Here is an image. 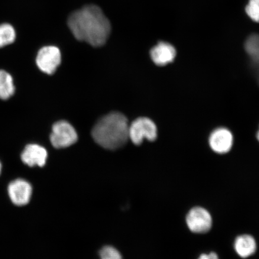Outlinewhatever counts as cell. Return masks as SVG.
Segmentation results:
<instances>
[{
    "label": "cell",
    "instance_id": "6da1fadb",
    "mask_svg": "<svg viewBox=\"0 0 259 259\" xmlns=\"http://www.w3.org/2000/svg\"><path fill=\"white\" fill-rule=\"evenodd\" d=\"M67 24L76 39L95 47L104 45L111 31L109 19L95 5L86 6L73 12Z\"/></svg>",
    "mask_w": 259,
    "mask_h": 259
},
{
    "label": "cell",
    "instance_id": "7a4b0ae2",
    "mask_svg": "<svg viewBox=\"0 0 259 259\" xmlns=\"http://www.w3.org/2000/svg\"><path fill=\"white\" fill-rule=\"evenodd\" d=\"M92 137L97 144L108 150L121 148L129 139L127 119L119 112L109 113L97 122Z\"/></svg>",
    "mask_w": 259,
    "mask_h": 259
},
{
    "label": "cell",
    "instance_id": "3957f363",
    "mask_svg": "<svg viewBox=\"0 0 259 259\" xmlns=\"http://www.w3.org/2000/svg\"><path fill=\"white\" fill-rule=\"evenodd\" d=\"M157 137L154 122L148 118H139L129 125V139L135 145H141L145 139L154 141Z\"/></svg>",
    "mask_w": 259,
    "mask_h": 259
},
{
    "label": "cell",
    "instance_id": "277c9868",
    "mask_svg": "<svg viewBox=\"0 0 259 259\" xmlns=\"http://www.w3.org/2000/svg\"><path fill=\"white\" fill-rule=\"evenodd\" d=\"M50 140L55 148L69 147L76 143L77 134L75 129L69 122L60 121L53 125Z\"/></svg>",
    "mask_w": 259,
    "mask_h": 259
},
{
    "label": "cell",
    "instance_id": "5b68a950",
    "mask_svg": "<svg viewBox=\"0 0 259 259\" xmlns=\"http://www.w3.org/2000/svg\"><path fill=\"white\" fill-rule=\"evenodd\" d=\"M186 223L191 232L194 234H205L212 228V219L208 210L202 207L196 206L187 213Z\"/></svg>",
    "mask_w": 259,
    "mask_h": 259
},
{
    "label": "cell",
    "instance_id": "8992f818",
    "mask_svg": "<svg viewBox=\"0 0 259 259\" xmlns=\"http://www.w3.org/2000/svg\"><path fill=\"white\" fill-rule=\"evenodd\" d=\"M61 56L59 49L50 46L42 48L36 58L37 66L44 73L53 74L61 63Z\"/></svg>",
    "mask_w": 259,
    "mask_h": 259
},
{
    "label": "cell",
    "instance_id": "52a82bcc",
    "mask_svg": "<svg viewBox=\"0 0 259 259\" xmlns=\"http://www.w3.org/2000/svg\"><path fill=\"white\" fill-rule=\"evenodd\" d=\"M233 141L232 133L228 129L219 128L210 134L209 144L215 153L223 154L228 153L231 150Z\"/></svg>",
    "mask_w": 259,
    "mask_h": 259
},
{
    "label": "cell",
    "instance_id": "ba28073f",
    "mask_svg": "<svg viewBox=\"0 0 259 259\" xmlns=\"http://www.w3.org/2000/svg\"><path fill=\"white\" fill-rule=\"evenodd\" d=\"M8 193L12 202L17 206H24L30 202L32 187L24 180L18 179L9 184Z\"/></svg>",
    "mask_w": 259,
    "mask_h": 259
},
{
    "label": "cell",
    "instance_id": "9c48e42d",
    "mask_svg": "<svg viewBox=\"0 0 259 259\" xmlns=\"http://www.w3.org/2000/svg\"><path fill=\"white\" fill-rule=\"evenodd\" d=\"M47 157L48 153L45 148L35 144L27 145L21 154L22 161L30 167L44 166Z\"/></svg>",
    "mask_w": 259,
    "mask_h": 259
},
{
    "label": "cell",
    "instance_id": "30bf717a",
    "mask_svg": "<svg viewBox=\"0 0 259 259\" xmlns=\"http://www.w3.org/2000/svg\"><path fill=\"white\" fill-rule=\"evenodd\" d=\"M176 49L166 42H160L150 52V56L153 62L157 66H163L172 62L176 57Z\"/></svg>",
    "mask_w": 259,
    "mask_h": 259
},
{
    "label": "cell",
    "instance_id": "8fae6325",
    "mask_svg": "<svg viewBox=\"0 0 259 259\" xmlns=\"http://www.w3.org/2000/svg\"><path fill=\"white\" fill-rule=\"evenodd\" d=\"M234 247L239 256L245 258L254 254L257 245L254 238L251 235L245 234L236 238Z\"/></svg>",
    "mask_w": 259,
    "mask_h": 259
},
{
    "label": "cell",
    "instance_id": "7c38bea8",
    "mask_svg": "<svg viewBox=\"0 0 259 259\" xmlns=\"http://www.w3.org/2000/svg\"><path fill=\"white\" fill-rule=\"evenodd\" d=\"M14 80L11 74L5 70H0V99L7 100L14 95Z\"/></svg>",
    "mask_w": 259,
    "mask_h": 259
},
{
    "label": "cell",
    "instance_id": "4fadbf2b",
    "mask_svg": "<svg viewBox=\"0 0 259 259\" xmlns=\"http://www.w3.org/2000/svg\"><path fill=\"white\" fill-rule=\"evenodd\" d=\"M245 49L253 62L259 66V35H251L245 41Z\"/></svg>",
    "mask_w": 259,
    "mask_h": 259
},
{
    "label": "cell",
    "instance_id": "5bb4252c",
    "mask_svg": "<svg viewBox=\"0 0 259 259\" xmlns=\"http://www.w3.org/2000/svg\"><path fill=\"white\" fill-rule=\"evenodd\" d=\"M15 30L11 25H0V48L12 44L15 40Z\"/></svg>",
    "mask_w": 259,
    "mask_h": 259
},
{
    "label": "cell",
    "instance_id": "9a60e30c",
    "mask_svg": "<svg viewBox=\"0 0 259 259\" xmlns=\"http://www.w3.org/2000/svg\"><path fill=\"white\" fill-rule=\"evenodd\" d=\"M246 12L252 20L259 22V0H250Z\"/></svg>",
    "mask_w": 259,
    "mask_h": 259
},
{
    "label": "cell",
    "instance_id": "2e32d148",
    "mask_svg": "<svg viewBox=\"0 0 259 259\" xmlns=\"http://www.w3.org/2000/svg\"><path fill=\"white\" fill-rule=\"evenodd\" d=\"M100 256L101 259H122L119 252L115 248L109 246L102 249L100 252Z\"/></svg>",
    "mask_w": 259,
    "mask_h": 259
},
{
    "label": "cell",
    "instance_id": "e0dca14e",
    "mask_svg": "<svg viewBox=\"0 0 259 259\" xmlns=\"http://www.w3.org/2000/svg\"><path fill=\"white\" fill-rule=\"evenodd\" d=\"M198 259H219L218 255L214 252H210L208 254H202Z\"/></svg>",
    "mask_w": 259,
    "mask_h": 259
},
{
    "label": "cell",
    "instance_id": "ac0fdd59",
    "mask_svg": "<svg viewBox=\"0 0 259 259\" xmlns=\"http://www.w3.org/2000/svg\"><path fill=\"white\" fill-rule=\"evenodd\" d=\"M257 138L258 139V141H259V129H258V131L257 134Z\"/></svg>",
    "mask_w": 259,
    "mask_h": 259
},
{
    "label": "cell",
    "instance_id": "d6986e66",
    "mask_svg": "<svg viewBox=\"0 0 259 259\" xmlns=\"http://www.w3.org/2000/svg\"><path fill=\"white\" fill-rule=\"evenodd\" d=\"M1 171H2V164H1V162H0V174H1Z\"/></svg>",
    "mask_w": 259,
    "mask_h": 259
}]
</instances>
